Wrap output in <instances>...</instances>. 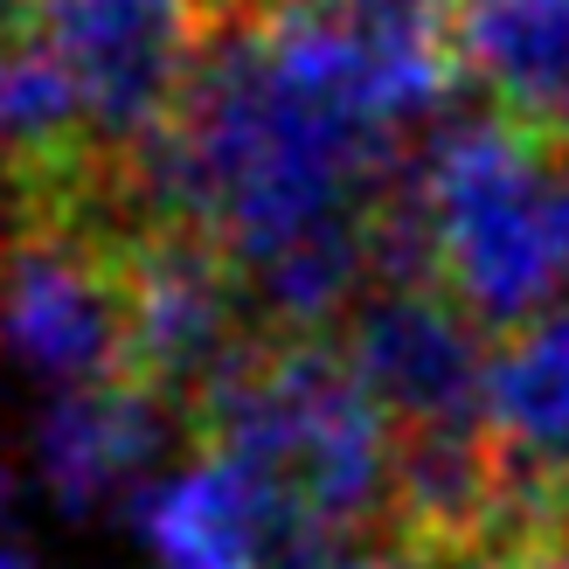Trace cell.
Here are the masks:
<instances>
[{"instance_id": "1", "label": "cell", "mask_w": 569, "mask_h": 569, "mask_svg": "<svg viewBox=\"0 0 569 569\" xmlns=\"http://www.w3.org/2000/svg\"><path fill=\"white\" fill-rule=\"evenodd\" d=\"M396 181V126L299 77L258 21L222 28L174 119L126 160L139 222H188L237 264L327 222L376 216Z\"/></svg>"}, {"instance_id": "2", "label": "cell", "mask_w": 569, "mask_h": 569, "mask_svg": "<svg viewBox=\"0 0 569 569\" xmlns=\"http://www.w3.org/2000/svg\"><path fill=\"white\" fill-rule=\"evenodd\" d=\"M188 423L202 451H230L271 479L333 542H355L396 507V423L361 389L340 340L258 333L194 389Z\"/></svg>"}, {"instance_id": "3", "label": "cell", "mask_w": 569, "mask_h": 569, "mask_svg": "<svg viewBox=\"0 0 569 569\" xmlns=\"http://www.w3.org/2000/svg\"><path fill=\"white\" fill-rule=\"evenodd\" d=\"M438 284L479 327L515 333L569 299V147L507 111L451 119L417 167Z\"/></svg>"}, {"instance_id": "4", "label": "cell", "mask_w": 569, "mask_h": 569, "mask_svg": "<svg viewBox=\"0 0 569 569\" xmlns=\"http://www.w3.org/2000/svg\"><path fill=\"white\" fill-rule=\"evenodd\" d=\"M237 0H36L28 28L77 77L83 119L111 160H132L174 119Z\"/></svg>"}, {"instance_id": "5", "label": "cell", "mask_w": 569, "mask_h": 569, "mask_svg": "<svg viewBox=\"0 0 569 569\" xmlns=\"http://www.w3.org/2000/svg\"><path fill=\"white\" fill-rule=\"evenodd\" d=\"M119 278H126V376L160 389L181 410L222 361H237L264 333L237 258L188 222H126Z\"/></svg>"}, {"instance_id": "6", "label": "cell", "mask_w": 569, "mask_h": 569, "mask_svg": "<svg viewBox=\"0 0 569 569\" xmlns=\"http://www.w3.org/2000/svg\"><path fill=\"white\" fill-rule=\"evenodd\" d=\"M104 222H21L0 250V348L49 382L126 376V278L119 230Z\"/></svg>"}, {"instance_id": "7", "label": "cell", "mask_w": 569, "mask_h": 569, "mask_svg": "<svg viewBox=\"0 0 569 569\" xmlns=\"http://www.w3.org/2000/svg\"><path fill=\"white\" fill-rule=\"evenodd\" d=\"M340 355L376 396V410L396 423V438L487 423L493 348L479 340V320L445 284H389L368 306H355Z\"/></svg>"}, {"instance_id": "8", "label": "cell", "mask_w": 569, "mask_h": 569, "mask_svg": "<svg viewBox=\"0 0 569 569\" xmlns=\"http://www.w3.org/2000/svg\"><path fill=\"white\" fill-rule=\"evenodd\" d=\"M487 431L528 528H569V299L500 333Z\"/></svg>"}, {"instance_id": "9", "label": "cell", "mask_w": 569, "mask_h": 569, "mask_svg": "<svg viewBox=\"0 0 569 569\" xmlns=\"http://www.w3.org/2000/svg\"><path fill=\"white\" fill-rule=\"evenodd\" d=\"M451 56L493 111L569 147V0H459Z\"/></svg>"}, {"instance_id": "10", "label": "cell", "mask_w": 569, "mask_h": 569, "mask_svg": "<svg viewBox=\"0 0 569 569\" xmlns=\"http://www.w3.org/2000/svg\"><path fill=\"white\" fill-rule=\"evenodd\" d=\"M167 396L132 382V376H104V382H77L56 396V410L42 417V479L70 515H91L98 500L132 487L147 459L167 445Z\"/></svg>"}, {"instance_id": "11", "label": "cell", "mask_w": 569, "mask_h": 569, "mask_svg": "<svg viewBox=\"0 0 569 569\" xmlns=\"http://www.w3.org/2000/svg\"><path fill=\"white\" fill-rule=\"evenodd\" d=\"M459 569H569V528H515L500 542L459 556Z\"/></svg>"}, {"instance_id": "12", "label": "cell", "mask_w": 569, "mask_h": 569, "mask_svg": "<svg viewBox=\"0 0 569 569\" xmlns=\"http://www.w3.org/2000/svg\"><path fill=\"white\" fill-rule=\"evenodd\" d=\"M340 569H431V556H417L403 542H389V549H368V556H348Z\"/></svg>"}, {"instance_id": "13", "label": "cell", "mask_w": 569, "mask_h": 569, "mask_svg": "<svg viewBox=\"0 0 569 569\" xmlns=\"http://www.w3.org/2000/svg\"><path fill=\"white\" fill-rule=\"evenodd\" d=\"M243 8H264L271 14V8H327V0H243Z\"/></svg>"}, {"instance_id": "14", "label": "cell", "mask_w": 569, "mask_h": 569, "mask_svg": "<svg viewBox=\"0 0 569 569\" xmlns=\"http://www.w3.org/2000/svg\"><path fill=\"white\" fill-rule=\"evenodd\" d=\"M0 569H28V562H21V556H14V549H0Z\"/></svg>"}, {"instance_id": "15", "label": "cell", "mask_w": 569, "mask_h": 569, "mask_svg": "<svg viewBox=\"0 0 569 569\" xmlns=\"http://www.w3.org/2000/svg\"><path fill=\"white\" fill-rule=\"evenodd\" d=\"M0 493H8V479H0Z\"/></svg>"}]
</instances>
